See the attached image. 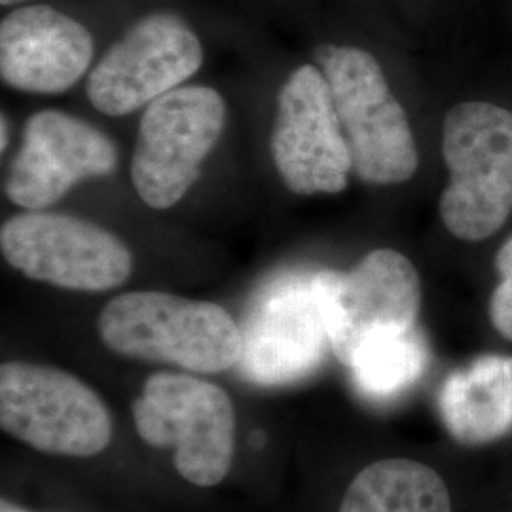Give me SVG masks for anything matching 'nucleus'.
<instances>
[{"mask_svg": "<svg viewBox=\"0 0 512 512\" xmlns=\"http://www.w3.org/2000/svg\"><path fill=\"white\" fill-rule=\"evenodd\" d=\"M103 344L129 359L217 374L239 363L243 340L232 315L219 304L177 294L116 296L97 321Z\"/></svg>", "mask_w": 512, "mask_h": 512, "instance_id": "obj_1", "label": "nucleus"}, {"mask_svg": "<svg viewBox=\"0 0 512 512\" xmlns=\"http://www.w3.org/2000/svg\"><path fill=\"white\" fill-rule=\"evenodd\" d=\"M442 154L450 183L440 217L452 236L482 241L512 213V112L486 101L459 103L444 118Z\"/></svg>", "mask_w": 512, "mask_h": 512, "instance_id": "obj_2", "label": "nucleus"}, {"mask_svg": "<svg viewBox=\"0 0 512 512\" xmlns=\"http://www.w3.org/2000/svg\"><path fill=\"white\" fill-rule=\"evenodd\" d=\"M315 61L325 74L351 152V171L368 184H401L418 169L406 112L389 90L374 55L323 44Z\"/></svg>", "mask_w": 512, "mask_h": 512, "instance_id": "obj_3", "label": "nucleus"}, {"mask_svg": "<svg viewBox=\"0 0 512 512\" xmlns=\"http://www.w3.org/2000/svg\"><path fill=\"white\" fill-rule=\"evenodd\" d=\"M133 420L148 446L175 450V469L186 482L211 488L230 473L236 414L219 385L186 374H154L133 403Z\"/></svg>", "mask_w": 512, "mask_h": 512, "instance_id": "obj_4", "label": "nucleus"}, {"mask_svg": "<svg viewBox=\"0 0 512 512\" xmlns=\"http://www.w3.org/2000/svg\"><path fill=\"white\" fill-rule=\"evenodd\" d=\"M0 425L38 452L92 458L112 439L107 404L73 374L10 361L0 366Z\"/></svg>", "mask_w": 512, "mask_h": 512, "instance_id": "obj_5", "label": "nucleus"}, {"mask_svg": "<svg viewBox=\"0 0 512 512\" xmlns=\"http://www.w3.org/2000/svg\"><path fill=\"white\" fill-rule=\"evenodd\" d=\"M317 272H285L255 296L241 330L239 376L256 385H287L311 376L330 348Z\"/></svg>", "mask_w": 512, "mask_h": 512, "instance_id": "obj_6", "label": "nucleus"}, {"mask_svg": "<svg viewBox=\"0 0 512 512\" xmlns=\"http://www.w3.org/2000/svg\"><path fill=\"white\" fill-rule=\"evenodd\" d=\"M224 99L213 88L186 86L147 105L131 160V181L152 209H169L198 181L224 128Z\"/></svg>", "mask_w": 512, "mask_h": 512, "instance_id": "obj_7", "label": "nucleus"}, {"mask_svg": "<svg viewBox=\"0 0 512 512\" xmlns=\"http://www.w3.org/2000/svg\"><path fill=\"white\" fill-rule=\"evenodd\" d=\"M0 249L21 274L71 291H110L124 285L133 270L122 239L63 213L27 211L6 220Z\"/></svg>", "mask_w": 512, "mask_h": 512, "instance_id": "obj_8", "label": "nucleus"}, {"mask_svg": "<svg viewBox=\"0 0 512 512\" xmlns=\"http://www.w3.org/2000/svg\"><path fill=\"white\" fill-rule=\"evenodd\" d=\"M330 348L349 366L365 342L414 329L421 308L420 275L406 256L376 249L351 270L315 274Z\"/></svg>", "mask_w": 512, "mask_h": 512, "instance_id": "obj_9", "label": "nucleus"}, {"mask_svg": "<svg viewBox=\"0 0 512 512\" xmlns=\"http://www.w3.org/2000/svg\"><path fill=\"white\" fill-rule=\"evenodd\" d=\"M196 33L175 14L156 12L137 21L88 78L93 107L126 116L177 90L202 67Z\"/></svg>", "mask_w": 512, "mask_h": 512, "instance_id": "obj_10", "label": "nucleus"}, {"mask_svg": "<svg viewBox=\"0 0 512 512\" xmlns=\"http://www.w3.org/2000/svg\"><path fill=\"white\" fill-rule=\"evenodd\" d=\"M272 158L285 186L298 196L346 188L351 152L321 69H296L279 93Z\"/></svg>", "mask_w": 512, "mask_h": 512, "instance_id": "obj_11", "label": "nucleus"}, {"mask_svg": "<svg viewBox=\"0 0 512 512\" xmlns=\"http://www.w3.org/2000/svg\"><path fill=\"white\" fill-rule=\"evenodd\" d=\"M116 165L118 150L103 131L71 114L42 110L25 126L8 169L6 196L27 211H42L74 184L109 177Z\"/></svg>", "mask_w": 512, "mask_h": 512, "instance_id": "obj_12", "label": "nucleus"}, {"mask_svg": "<svg viewBox=\"0 0 512 512\" xmlns=\"http://www.w3.org/2000/svg\"><path fill=\"white\" fill-rule=\"evenodd\" d=\"M92 57L90 31L52 6L16 8L0 23V74L19 92H67Z\"/></svg>", "mask_w": 512, "mask_h": 512, "instance_id": "obj_13", "label": "nucleus"}, {"mask_svg": "<svg viewBox=\"0 0 512 512\" xmlns=\"http://www.w3.org/2000/svg\"><path fill=\"white\" fill-rule=\"evenodd\" d=\"M439 414L450 437L484 446L512 431V357L480 355L448 374L439 391Z\"/></svg>", "mask_w": 512, "mask_h": 512, "instance_id": "obj_14", "label": "nucleus"}, {"mask_svg": "<svg viewBox=\"0 0 512 512\" xmlns=\"http://www.w3.org/2000/svg\"><path fill=\"white\" fill-rule=\"evenodd\" d=\"M340 512H452L437 471L412 459H384L349 484Z\"/></svg>", "mask_w": 512, "mask_h": 512, "instance_id": "obj_15", "label": "nucleus"}, {"mask_svg": "<svg viewBox=\"0 0 512 512\" xmlns=\"http://www.w3.org/2000/svg\"><path fill=\"white\" fill-rule=\"evenodd\" d=\"M429 348L418 327L382 334L355 351L349 370L355 389L370 401H391L418 384Z\"/></svg>", "mask_w": 512, "mask_h": 512, "instance_id": "obj_16", "label": "nucleus"}, {"mask_svg": "<svg viewBox=\"0 0 512 512\" xmlns=\"http://www.w3.org/2000/svg\"><path fill=\"white\" fill-rule=\"evenodd\" d=\"M495 266L501 283L495 287L490 300V319L494 329L512 342V238L499 249Z\"/></svg>", "mask_w": 512, "mask_h": 512, "instance_id": "obj_17", "label": "nucleus"}, {"mask_svg": "<svg viewBox=\"0 0 512 512\" xmlns=\"http://www.w3.org/2000/svg\"><path fill=\"white\" fill-rule=\"evenodd\" d=\"M0 512H31L27 511V509H23V507H18V505H14L12 501H8V499H2L0 501Z\"/></svg>", "mask_w": 512, "mask_h": 512, "instance_id": "obj_18", "label": "nucleus"}, {"mask_svg": "<svg viewBox=\"0 0 512 512\" xmlns=\"http://www.w3.org/2000/svg\"><path fill=\"white\" fill-rule=\"evenodd\" d=\"M2 143H0V148L4 150L6 145H8V126H6V116H2Z\"/></svg>", "mask_w": 512, "mask_h": 512, "instance_id": "obj_19", "label": "nucleus"}, {"mask_svg": "<svg viewBox=\"0 0 512 512\" xmlns=\"http://www.w3.org/2000/svg\"><path fill=\"white\" fill-rule=\"evenodd\" d=\"M19 2H25V0H0L2 6H14V4H19Z\"/></svg>", "mask_w": 512, "mask_h": 512, "instance_id": "obj_20", "label": "nucleus"}]
</instances>
